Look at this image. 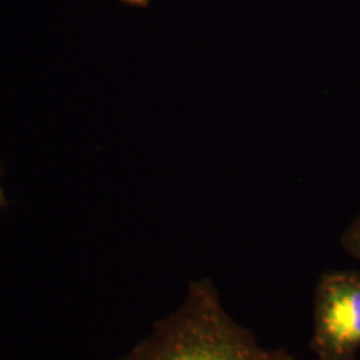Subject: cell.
<instances>
[{"mask_svg": "<svg viewBox=\"0 0 360 360\" xmlns=\"http://www.w3.org/2000/svg\"><path fill=\"white\" fill-rule=\"evenodd\" d=\"M117 360H295L287 348L262 346L224 309L218 287L202 278L188 284L178 309Z\"/></svg>", "mask_w": 360, "mask_h": 360, "instance_id": "1", "label": "cell"}, {"mask_svg": "<svg viewBox=\"0 0 360 360\" xmlns=\"http://www.w3.org/2000/svg\"><path fill=\"white\" fill-rule=\"evenodd\" d=\"M309 348L316 360H356L360 352V271L323 272L314 294Z\"/></svg>", "mask_w": 360, "mask_h": 360, "instance_id": "2", "label": "cell"}, {"mask_svg": "<svg viewBox=\"0 0 360 360\" xmlns=\"http://www.w3.org/2000/svg\"><path fill=\"white\" fill-rule=\"evenodd\" d=\"M340 243L349 257L360 262V215L346 227L342 233Z\"/></svg>", "mask_w": 360, "mask_h": 360, "instance_id": "3", "label": "cell"}, {"mask_svg": "<svg viewBox=\"0 0 360 360\" xmlns=\"http://www.w3.org/2000/svg\"><path fill=\"white\" fill-rule=\"evenodd\" d=\"M122 1H124V3H127V4H132V6H141V7H146L150 1H153V0H122Z\"/></svg>", "mask_w": 360, "mask_h": 360, "instance_id": "4", "label": "cell"}, {"mask_svg": "<svg viewBox=\"0 0 360 360\" xmlns=\"http://www.w3.org/2000/svg\"><path fill=\"white\" fill-rule=\"evenodd\" d=\"M0 176H1V166H0ZM7 205H8V202L6 200L4 193H3V190H1V187H0V210L4 206H7Z\"/></svg>", "mask_w": 360, "mask_h": 360, "instance_id": "5", "label": "cell"}]
</instances>
